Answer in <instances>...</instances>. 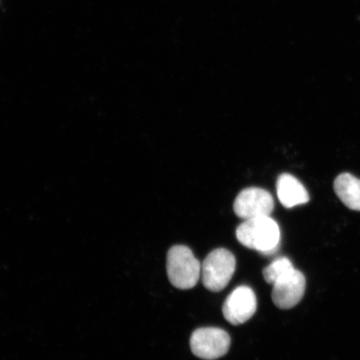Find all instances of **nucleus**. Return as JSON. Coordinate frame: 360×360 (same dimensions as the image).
Wrapping results in <instances>:
<instances>
[{
    "mask_svg": "<svg viewBox=\"0 0 360 360\" xmlns=\"http://www.w3.org/2000/svg\"><path fill=\"white\" fill-rule=\"evenodd\" d=\"M334 187L338 197L349 209L360 211V179L344 173L336 178Z\"/></svg>",
    "mask_w": 360,
    "mask_h": 360,
    "instance_id": "obj_9",
    "label": "nucleus"
},
{
    "mask_svg": "<svg viewBox=\"0 0 360 360\" xmlns=\"http://www.w3.org/2000/svg\"><path fill=\"white\" fill-rule=\"evenodd\" d=\"M231 343V337L221 328H201L193 333L191 348L195 356L214 360L227 354Z\"/></svg>",
    "mask_w": 360,
    "mask_h": 360,
    "instance_id": "obj_4",
    "label": "nucleus"
},
{
    "mask_svg": "<svg viewBox=\"0 0 360 360\" xmlns=\"http://www.w3.org/2000/svg\"><path fill=\"white\" fill-rule=\"evenodd\" d=\"M277 195L285 208L304 205L309 200V193L303 184L289 174H283L278 177Z\"/></svg>",
    "mask_w": 360,
    "mask_h": 360,
    "instance_id": "obj_8",
    "label": "nucleus"
},
{
    "mask_svg": "<svg viewBox=\"0 0 360 360\" xmlns=\"http://www.w3.org/2000/svg\"><path fill=\"white\" fill-rule=\"evenodd\" d=\"M236 237L249 249L269 255L277 250L281 240L278 224L270 216L247 219L237 228Z\"/></svg>",
    "mask_w": 360,
    "mask_h": 360,
    "instance_id": "obj_1",
    "label": "nucleus"
},
{
    "mask_svg": "<svg viewBox=\"0 0 360 360\" xmlns=\"http://www.w3.org/2000/svg\"><path fill=\"white\" fill-rule=\"evenodd\" d=\"M236 266V257L231 251L217 249L210 252L201 266L202 285L210 291L223 290L231 281Z\"/></svg>",
    "mask_w": 360,
    "mask_h": 360,
    "instance_id": "obj_3",
    "label": "nucleus"
},
{
    "mask_svg": "<svg viewBox=\"0 0 360 360\" xmlns=\"http://www.w3.org/2000/svg\"><path fill=\"white\" fill-rule=\"evenodd\" d=\"M274 199L270 193L259 188H249L236 198L233 210L238 217L245 220L266 217L274 210Z\"/></svg>",
    "mask_w": 360,
    "mask_h": 360,
    "instance_id": "obj_6",
    "label": "nucleus"
},
{
    "mask_svg": "<svg viewBox=\"0 0 360 360\" xmlns=\"http://www.w3.org/2000/svg\"><path fill=\"white\" fill-rule=\"evenodd\" d=\"M292 268H294V266H292V264L289 259L285 257L277 259L263 270L264 280L269 285H273L278 278L289 271Z\"/></svg>",
    "mask_w": 360,
    "mask_h": 360,
    "instance_id": "obj_10",
    "label": "nucleus"
},
{
    "mask_svg": "<svg viewBox=\"0 0 360 360\" xmlns=\"http://www.w3.org/2000/svg\"><path fill=\"white\" fill-rule=\"evenodd\" d=\"M167 274L171 283L179 290H190L197 285L201 274L200 261L190 248L175 245L167 255Z\"/></svg>",
    "mask_w": 360,
    "mask_h": 360,
    "instance_id": "obj_2",
    "label": "nucleus"
},
{
    "mask_svg": "<svg viewBox=\"0 0 360 360\" xmlns=\"http://www.w3.org/2000/svg\"><path fill=\"white\" fill-rule=\"evenodd\" d=\"M306 288L304 274L292 268L278 278L273 285L272 300L281 309H290L303 299Z\"/></svg>",
    "mask_w": 360,
    "mask_h": 360,
    "instance_id": "obj_5",
    "label": "nucleus"
},
{
    "mask_svg": "<svg viewBox=\"0 0 360 360\" xmlns=\"http://www.w3.org/2000/svg\"><path fill=\"white\" fill-rule=\"evenodd\" d=\"M257 309V299L253 290L248 286L236 288L228 296L223 305V314L233 326H240L253 317Z\"/></svg>",
    "mask_w": 360,
    "mask_h": 360,
    "instance_id": "obj_7",
    "label": "nucleus"
}]
</instances>
